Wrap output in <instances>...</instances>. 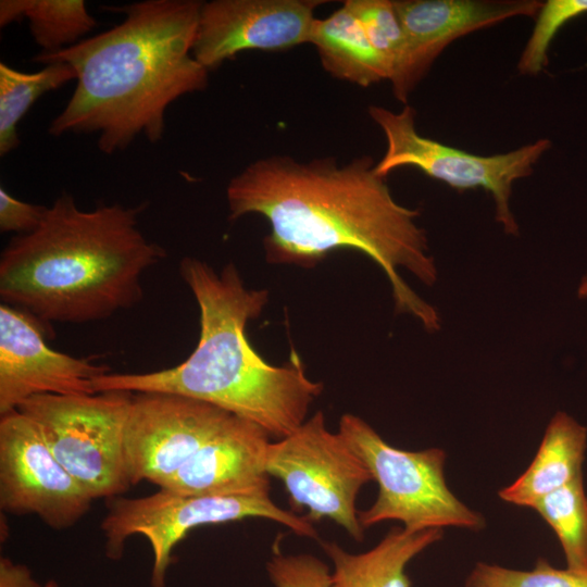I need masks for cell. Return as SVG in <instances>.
<instances>
[{"instance_id": "cell-1", "label": "cell", "mask_w": 587, "mask_h": 587, "mask_svg": "<svg viewBox=\"0 0 587 587\" xmlns=\"http://www.w3.org/2000/svg\"><path fill=\"white\" fill-rule=\"evenodd\" d=\"M370 155L339 164L335 158L297 161L288 155L259 159L226 188L229 220L258 214L267 220L265 260L312 267L336 250H355L373 260L392 288L396 311L434 333L440 317L401 278L403 267L427 286L437 280L420 211L399 204Z\"/></svg>"}, {"instance_id": "cell-2", "label": "cell", "mask_w": 587, "mask_h": 587, "mask_svg": "<svg viewBox=\"0 0 587 587\" xmlns=\"http://www.w3.org/2000/svg\"><path fill=\"white\" fill-rule=\"evenodd\" d=\"M202 1L145 0L107 10L124 20L111 29L34 62H64L76 87L48 128L51 136L97 134L101 152L125 150L139 135L163 137L165 112L178 98L202 91L209 71L192 57Z\"/></svg>"}, {"instance_id": "cell-3", "label": "cell", "mask_w": 587, "mask_h": 587, "mask_svg": "<svg viewBox=\"0 0 587 587\" xmlns=\"http://www.w3.org/2000/svg\"><path fill=\"white\" fill-rule=\"evenodd\" d=\"M179 274L200 310V337L176 366L148 373H107L93 379L96 392H164L221 408L282 439L305 420L323 384L310 379L294 352L282 366L267 363L250 345L247 324L268 302L266 289L247 288L233 263L216 272L185 257Z\"/></svg>"}, {"instance_id": "cell-4", "label": "cell", "mask_w": 587, "mask_h": 587, "mask_svg": "<svg viewBox=\"0 0 587 587\" xmlns=\"http://www.w3.org/2000/svg\"><path fill=\"white\" fill-rule=\"evenodd\" d=\"M142 205L80 210L63 192L34 232L0 255V298L38 324L96 322L142 299V275L165 258L138 226Z\"/></svg>"}, {"instance_id": "cell-5", "label": "cell", "mask_w": 587, "mask_h": 587, "mask_svg": "<svg viewBox=\"0 0 587 587\" xmlns=\"http://www.w3.org/2000/svg\"><path fill=\"white\" fill-rule=\"evenodd\" d=\"M338 432L378 485L374 503L359 511L364 529L385 521H399L414 532L446 527L478 532L485 527L484 516L449 489L442 449L395 448L363 419L349 413L340 417Z\"/></svg>"}, {"instance_id": "cell-6", "label": "cell", "mask_w": 587, "mask_h": 587, "mask_svg": "<svg viewBox=\"0 0 587 587\" xmlns=\"http://www.w3.org/2000/svg\"><path fill=\"white\" fill-rule=\"evenodd\" d=\"M111 499L100 524L105 554L118 560L129 537L143 536L153 553L151 587H165L174 547L198 526L261 517L279 523L298 536L319 539L305 515L278 507L270 495L196 496L160 489L145 497Z\"/></svg>"}, {"instance_id": "cell-7", "label": "cell", "mask_w": 587, "mask_h": 587, "mask_svg": "<svg viewBox=\"0 0 587 587\" xmlns=\"http://www.w3.org/2000/svg\"><path fill=\"white\" fill-rule=\"evenodd\" d=\"M133 394L39 395L16 409L30 419L62 466L95 500L128 490L123 437Z\"/></svg>"}, {"instance_id": "cell-8", "label": "cell", "mask_w": 587, "mask_h": 587, "mask_svg": "<svg viewBox=\"0 0 587 587\" xmlns=\"http://www.w3.org/2000/svg\"><path fill=\"white\" fill-rule=\"evenodd\" d=\"M367 111L386 139L385 153L375 164L378 175L387 177L399 167L413 166L459 191L483 188L495 201L496 221L503 232L519 235L510 209L512 186L532 175L534 165L551 147L550 140L542 138L505 153L478 155L421 135L416 112L409 104L399 112L379 105H371Z\"/></svg>"}, {"instance_id": "cell-9", "label": "cell", "mask_w": 587, "mask_h": 587, "mask_svg": "<svg viewBox=\"0 0 587 587\" xmlns=\"http://www.w3.org/2000/svg\"><path fill=\"white\" fill-rule=\"evenodd\" d=\"M267 474L279 479L290 503L308 509L312 523L329 519L354 540L364 539L355 507L361 488L372 476L339 432H330L322 411L315 412L292 433L271 441Z\"/></svg>"}, {"instance_id": "cell-10", "label": "cell", "mask_w": 587, "mask_h": 587, "mask_svg": "<svg viewBox=\"0 0 587 587\" xmlns=\"http://www.w3.org/2000/svg\"><path fill=\"white\" fill-rule=\"evenodd\" d=\"M93 499L62 466L36 424L18 410L0 419V509L34 514L53 529L75 525Z\"/></svg>"}, {"instance_id": "cell-11", "label": "cell", "mask_w": 587, "mask_h": 587, "mask_svg": "<svg viewBox=\"0 0 587 587\" xmlns=\"http://www.w3.org/2000/svg\"><path fill=\"white\" fill-rule=\"evenodd\" d=\"M234 415L173 394L134 392L123 437L128 480L160 486Z\"/></svg>"}, {"instance_id": "cell-12", "label": "cell", "mask_w": 587, "mask_h": 587, "mask_svg": "<svg viewBox=\"0 0 587 587\" xmlns=\"http://www.w3.org/2000/svg\"><path fill=\"white\" fill-rule=\"evenodd\" d=\"M325 0L202 2L192 57L208 71L246 50L280 51L309 43Z\"/></svg>"}, {"instance_id": "cell-13", "label": "cell", "mask_w": 587, "mask_h": 587, "mask_svg": "<svg viewBox=\"0 0 587 587\" xmlns=\"http://www.w3.org/2000/svg\"><path fill=\"white\" fill-rule=\"evenodd\" d=\"M38 323L0 305V415L39 395H92L93 379L110 367L51 349Z\"/></svg>"}, {"instance_id": "cell-14", "label": "cell", "mask_w": 587, "mask_h": 587, "mask_svg": "<svg viewBox=\"0 0 587 587\" xmlns=\"http://www.w3.org/2000/svg\"><path fill=\"white\" fill-rule=\"evenodd\" d=\"M407 45L405 61L391 82L395 98L410 95L455 39L515 16L537 15L539 0H392Z\"/></svg>"}, {"instance_id": "cell-15", "label": "cell", "mask_w": 587, "mask_h": 587, "mask_svg": "<svg viewBox=\"0 0 587 587\" xmlns=\"http://www.w3.org/2000/svg\"><path fill=\"white\" fill-rule=\"evenodd\" d=\"M271 436L232 415L160 489L196 496L270 495L265 460Z\"/></svg>"}, {"instance_id": "cell-16", "label": "cell", "mask_w": 587, "mask_h": 587, "mask_svg": "<svg viewBox=\"0 0 587 587\" xmlns=\"http://www.w3.org/2000/svg\"><path fill=\"white\" fill-rule=\"evenodd\" d=\"M587 428L564 412L549 422L526 471L499 490L507 503L532 508L545 496L584 477Z\"/></svg>"}, {"instance_id": "cell-17", "label": "cell", "mask_w": 587, "mask_h": 587, "mask_svg": "<svg viewBox=\"0 0 587 587\" xmlns=\"http://www.w3.org/2000/svg\"><path fill=\"white\" fill-rule=\"evenodd\" d=\"M442 537L439 528L394 527L365 552L350 553L334 541H322V548L333 563L336 587H411L408 563Z\"/></svg>"}, {"instance_id": "cell-18", "label": "cell", "mask_w": 587, "mask_h": 587, "mask_svg": "<svg viewBox=\"0 0 587 587\" xmlns=\"http://www.w3.org/2000/svg\"><path fill=\"white\" fill-rule=\"evenodd\" d=\"M309 43L315 47L323 68L335 78L361 87L388 80L382 59L345 2L327 17L315 18Z\"/></svg>"}, {"instance_id": "cell-19", "label": "cell", "mask_w": 587, "mask_h": 587, "mask_svg": "<svg viewBox=\"0 0 587 587\" xmlns=\"http://www.w3.org/2000/svg\"><path fill=\"white\" fill-rule=\"evenodd\" d=\"M22 20H27L42 53H54L82 41L97 25L84 0L0 1L1 27Z\"/></svg>"}, {"instance_id": "cell-20", "label": "cell", "mask_w": 587, "mask_h": 587, "mask_svg": "<svg viewBox=\"0 0 587 587\" xmlns=\"http://www.w3.org/2000/svg\"><path fill=\"white\" fill-rule=\"evenodd\" d=\"M76 79L74 68L64 62L46 64L35 73L20 72L0 63V154L20 145L16 127L32 105L45 93Z\"/></svg>"}, {"instance_id": "cell-21", "label": "cell", "mask_w": 587, "mask_h": 587, "mask_svg": "<svg viewBox=\"0 0 587 587\" xmlns=\"http://www.w3.org/2000/svg\"><path fill=\"white\" fill-rule=\"evenodd\" d=\"M533 509L557 535L566 567L587 570V494L584 477L545 496Z\"/></svg>"}, {"instance_id": "cell-22", "label": "cell", "mask_w": 587, "mask_h": 587, "mask_svg": "<svg viewBox=\"0 0 587 587\" xmlns=\"http://www.w3.org/2000/svg\"><path fill=\"white\" fill-rule=\"evenodd\" d=\"M367 39L382 59L388 80H395L405 61V37L392 0H346Z\"/></svg>"}, {"instance_id": "cell-23", "label": "cell", "mask_w": 587, "mask_h": 587, "mask_svg": "<svg viewBox=\"0 0 587 587\" xmlns=\"http://www.w3.org/2000/svg\"><path fill=\"white\" fill-rule=\"evenodd\" d=\"M464 587H587V570L558 569L545 558L528 571L478 562Z\"/></svg>"}, {"instance_id": "cell-24", "label": "cell", "mask_w": 587, "mask_h": 587, "mask_svg": "<svg viewBox=\"0 0 587 587\" xmlns=\"http://www.w3.org/2000/svg\"><path fill=\"white\" fill-rule=\"evenodd\" d=\"M587 13V0H548L536 15L532 35L520 57L517 68L523 75H537L548 62L549 46L558 30L569 21Z\"/></svg>"}, {"instance_id": "cell-25", "label": "cell", "mask_w": 587, "mask_h": 587, "mask_svg": "<svg viewBox=\"0 0 587 587\" xmlns=\"http://www.w3.org/2000/svg\"><path fill=\"white\" fill-rule=\"evenodd\" d=\"M266 571L275 587H336L329 566L310 553L275 551Z\"/></svg>"}, {"instance_id": "cell-26", "label": "cell", "mask_w": 587, "mask_h": 587, "mask_svg": "<svg viewBox=\"0 0 587 587\" xmlns=\"http://www.w3.org/2000/svg\"><path fill=\"white\" fill-rule=\"evenodd\" d=\"M48 207L17 200L2 186L0 188V230L24 235L41 224Z\"/></svg>"}, {"instance_id": "cell-27", "label": "cell", "mask_w": 587, "mask_h": 587, "mask_svg": "<svg viewBox=\"0 0 587 587\" xmlns=\"http://www.w3.org/2000/svg\"><path fill=\"white\" fill-rule=\"evenodd\" d=\"M0 587H42L33 577L30 570L9 558H0Z\"/></svg>"}, {"instance_id": "cell-28", "label": "cell", "mask_w": 587, "mask_h": 587, "mask_svg": "<svg viewBox=\"0 0 587 587\" xmlns=\"http://www.w3.org/2000/svg\"><path fill=\"white\" fill-rule=\"evenodd\" d=\"M578 296L580 298L587 297V275L583 277L582 283L578 288Z\"/></svg>"}, {"instance_id": "cell-29", "label": "cell", "mask_w": 587, "mask_h": 587, "mask_svg": "<svg viewBox=\"0 0 587 587\" xmlns=\"http://www.w3.org/2000/svg\"><path fill=\"white\" fill-rule=\"evenodd\" d=\"M43 587H59L55 580H48Z\"/></svg>"}]
</instances>
